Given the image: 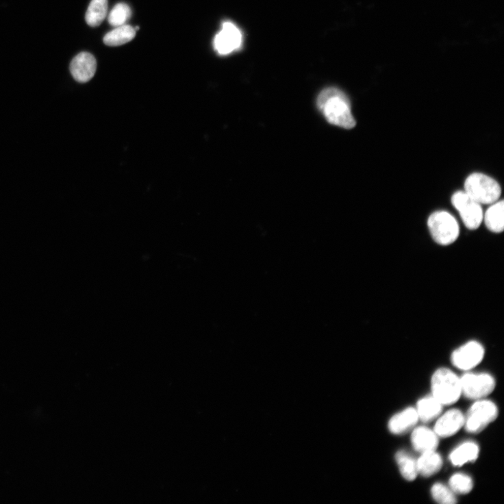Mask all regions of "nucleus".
<instances>
[{"instance_id":"nucleus-1","label":"nucleus","mask_w":504,"mask_h":504,"mask_svg":"<svg viewBox=\"0 0 504 504\" xmlns=\"http://www.w3.org/2000/svg\"><path fill=\"white\" fill-rule=\"evenodd\" d=\"M317 106L329 123L345 129L355 127L351 101L338 88L329 87L323 90L317 99Z\"/></svg>"},{"instance_id":"nucleus-2","label":"nucleus","mask_w":504,"mask_h":504,"mask_svg":"<svg viewBox=\"0 0 504 504\" xmlns=\"http://www.w3.org/2000/svg\"><path fill=\"white\" fill-rule=\"evenodd\" d=\"M431 383L432 396L443 405L456 403L462 394L460 378L449 368L436 370Z\"/></svg>"},{"instance_id":"nucleus-3","label":"nucleus","mask_w":504,"mask_h":504,"mask_svg":"<svg viewBox=\"0 0 504 504\" xmlns=\"http://www.w3.org/2000/svg\"><path fill=\"white\" fill-rule=\"evenodd\" d=\"M465 193L482 205H490L499 199L501 188L492 177L482 173L470 175L464 183Z\"/></svg>"},{"instance_id":"nucleus-4","label":"nucleus","mask_w":504,"mask_h":504,"mask_svg":"<svg viewBox=\"0 0 504 504\" xmlns=\"http://www.w3.org/2000/svg\"><path fill=\"white\" fill-rule=\"evenodd\" d=\"M427 226L433 240L438 244L448 246L459 238V226L449 212L437 211L430 215Z\"/></svg>"},{"instance_id":"nucleus-5","label":"nucleus","mask_w":504,"mask_h":504,"mask_svg":"<svg viewBox=\"0 0 504 504\" xmlns=\"http://www.w3.org/2000/svg\"><path fill=\"white\" fill-rule=\"evenodd\" d=\"M498 415V407L494 403L480 399L468 410L464 427L468 433H480L493 423Z\"/></svg>"},{"instance_id":"nucleus-6","label":"nucleus","mask_w":504,"mask_h":504,"mask_svg":"<svg viewBox=\"0 0 504 504\" xmlns=\"http://www.w3.org/2000/svg\"><path fill=\"white\" fill-rule=\"evenodd\" d=\"M462 394L468 399L480 400L490 395L494 390V378L488 373L464 374L461 378Z\"/></svg>"},{"instance_id":"nucleus-7","label":"nucleus","mask_w":504,"mask_h":504,"mask_svg":"<svg viewBox=\"0 0 504 504\" xmlns=\"http://www.w3.org/2000/svg\"><path fill=\"white\" fill-rule=\"evenodd\" d=\"M451 201L467 229L477 230L480 227L484 215L481 204L464 192H456L453 196Z\"/></svg>"},{"instance_id":"nucleus-8","label":"nucleus","mask_w":504,"mask_h":504,"mask_svg":"<svg viewBox=\"0 0 504 504\" xmlns=\"http://www.w3.org/2000/svg\"><path fill=\"white\" fill-rule=\"evenodd\" d=\"M484 356L483 346L477 341H469L453 353L451 362L457 368L468 370L477 366Z\"/></svg>"},{"instance_id":"nucleus-9","label":"nucleus","mask_w":504,"mask_h":504,"mask_svg":"<svg viewBox=\"0 0 504 504\" xmlns=\"http://www.w3.org/2000/svg\"><path fill=\"white\" fill-rule=\"evenodd\" d=\"M242 42L243 36L240 28L234 23L227 21L215 36L214 46L218 54L226 55L239 50Z\"/></svg>"},{"instance_id":"nucleus-10","label":"nucleus","mask_w":504,"mask_h":504,"mask_svg":"<svg viewBox=\"0 0 504 504\" xmlns=\"http://www.w3.org/2000/svg\"><path fill=\"white\" fill-rule=\"evenodd\" d=\"M71 73L73 78L79 83L89 81L96 74L97 62L90 53L81 52L76 55L71 63Z\"/></svg>"},{"instance_id":"nucleus-11","label":"nucleus","mask_w":504,"mask_h":504,"mask_svg":"<svg viewBox=\"0 0 504 504\" xmlns=\"http://www.w3.org/2000/svg\"><path fill=\"white\" fill-rule=\"evenodd\" d=\"M464 422L465 416L459 410L452 409L438 419L433 431L438 437H451L464 427Z\"/></svg>"},{"instance_id":"nucleus-12","label":"nucleus","mask_w":504,"mask_h":504,"mask_svg":"<svg viewBox=\"0 0 504 504\" xmlns=\"http://www.w3.org/2000/svg\"><path fill=\"white\" fill-rule=\"evenodd\" d=\"M418 421L419 418L416 409L407 407L390 419L388 423V428L390 431L393 434L402 435L412 430Z\"/></svg>"},{"instance_id":"nucleus-13","label":"nucleus","mask_w":504,"mask_h":504,"mask_svg":"<svg viewBox=\"0 0 504 504\" xmlns=\"http://www.w3.org/2000/svg\"><path fill=\"white\" fill-rule=\"evenodd\" d=\"M412 442L414 449L423 454L436 451L439 440L434 431L425 427H420L414 430L412 435Z\"/></svg>"},{"instance_id":"nucleus-14","label":"nucleus","mask_w":504,"mask_h":504,"mask_svg":"<svg viewBox=\"0 0 504 504\" xmlns=\"http://www.w3.org/2000/svg\"><path fill=\"white\" fill-rule=\"evenodd\" d=\"M443 405L433 396L420 399L417 404L416 412L422 422L429 423L440 417L443 412Z\"/></svg>"},{"instance_id":"nucleus-15","label":"nucleus","mask_w":504,"mask_h":504,"mask_svg":"<svg viewBox=\"0 0 504 504\" xmlns=\"http://www.w3.org/2000/svg\"><path fill=\"white\" fill-rule=\"evenodd\" d=\"M442 457L436 451L423 453L417 460L418 475L424 477L435 475L442 468Z\"/></svg>"},{"instance_id":"nucleus-16","label":"nucleus","mask_w":504,"mask_h":504,"mask_svg":"<svg viewBox=\"0 0 504 504\" xmlns=\"http://www.w3.org/2000/svg\"><path fill=\"white\" fill-rule=\"evenodd\" d=\"M136 36V29L129 25L116 27L105 35L104 43L109 47H118L132 41Z\"/></svg>"},{"instance_id":"nucleus-17","label":"nucleus","mask_w":504,"mask_h":504,"mask_svg":"<svg viewBox=\"0 0 504 504\" xmlns=\"http://www.w3.org/2000/svg\"><path fill=\"white\" fill-rule=\"evenodd\" d=\"M503 201H496L486 211L483 220L487 228L495 234L501 233L504 229Z\"/></svg>"},{"instance_id":"nucleus-18","label":"nucleus","mask_w":504,"mask_h":504,"mask_svg":"<svg viewBox=\"0 0 504 504\" xmlns=\"http://www.w3.org/2000/svg\"><path fill=\"white\" fill-rule=\"evenodd\" d=\"M479 455V446L473 442H466L455 449L450 455L452 464L461 466L468 462H475Z\"/></svg>"},{"instance_id":"nucleus-19","label":"nucleus","mask_w":504,"mask_h":504,"mask_svg":"<svg viewBox=\"0 0 504 504\" xmlns=\"http://www.w3.org/2000/svg\"><path fill=\"white\" fill-rule=\"evenodd\" d=\"M108 0H91L86 14L87 24L92 27L99 26L106 18Z\"/></svg>"},{"instance_id":"nucleus-20","label":"nucleus","mask_w":504,"mask_h":504,"mask_svg":"<svg viewBox=\"0 0 504 504\" xmlns=\"http://www.w3.org/2000/svg\"><path fill=\"white\" fill-rule=\"evenodd\" d=\"M395 459L401 476L407 481H414L418 475L417 460L403 451L398 452Z\"/></svg>"},{"instance_id":"nucleus-21","label":"nucleus","mask_w":504,"mask_h":504,"mask_svg":"<svg viewBox=\"0 0 504 504\" xmlns=\"http://www.w3.org/2000/svg\"><path fill=\"white\" fill-rule=\"evenodd\" d=\"M132 11L128 5L125 3L117 4L111 11L108 21L113 27H118L125 25L131 18Z\"/></svg>"},{"instance_id":"nucleus-22","label":"nucleus","mask_w":504,"mask_h":504,"mask_svg":"<svg viewBox=\"0 0 504 504\" xmlns=\"http://www.w3.org/2000/svg\"><path fill=\"white\" fill-rule=\"evenodd\" d=\"M451 490L456 494H468L474 488L471 478L464 474L454 475L449 481Z\"/></svg>"},{"instance_id":"nucleus-23","label":"nucleus","mask_w":504,"mask_h":504,"mask_svg":"<svg viewBox=\"0 0 504 504\" xmlns=\"http://www.w3.org/2000/svg\"><path fill=\"white\" fill-rule=\"evenodd\" d=\"M433 499L441 504H454L457 502L455 493L451 488L441 483H436L431 488Z\"/></svg>"}]
</instances>
